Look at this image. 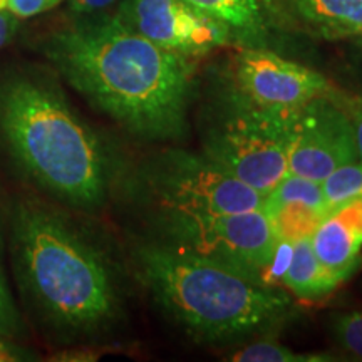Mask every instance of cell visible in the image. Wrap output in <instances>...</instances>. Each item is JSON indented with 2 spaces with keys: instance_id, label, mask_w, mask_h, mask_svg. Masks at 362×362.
I'll return each mask as SVG.
<instances>
[{
  "instance_id": "277c9868",
  "label": "cell",
  "mask_w": 362,
  "mask_h": 362,
  "mask_svg": "<svg viewBox=\"0 0 362 362\" xmlns=\"http://www.w3.org/2000/svg\"><path fill=\"white\" fill-rule=\"evenodd\" d=\"M136 267L161 310L202 342L255 336L292 310V298L282 288L165 243L139 247Z\"/></svg>"
},
{
  "instance_id": "ffe728a7",
  "label": "cell",
  "mask_w": 362,
  "mask_h": 362,
  "mask_svg": "<svg viewBox=\"0 0 362 362\" xmlns=\"http://www.w3.org/2000/svg\"><path fill=\"white\" fill-rule=\"evenodd\" d=\"M21 332V317L17 314L7 285L0 274V336L13 337Z\"/></svg>"
},
{
  "instance_id": "8992f818",
  "label": "cell",
  "mask_w": 362,
  "mask_h": 362,
  "mask_svg": "<svg viewBox=\"0 0 362 362\" xmlns=\"http://www.w3.org/2000/svg\"><path fill=\"white\" fill-rule=\"evenodd\" d=\"M165 245L193 253L260 282L277 265L282 240L264 208L237 214L163 216ZM272 285V284H269Z\"/></svg>"
},
{
  "instance_id": "4fadbf2b",
  "label": "cell",
  "mask_w": 362,
  "mask_h": 362,
  "mask_svg": "<svg viewBox=\"0 0 362 362\" xmlns=\"http://www.w3.org/2000/svg\"><path fill=\"white\" fill-rule=\"evenodd\" d=\"M288 253L291 255H288V262L280 275V280L284 287L298 298L315 300V298L329 296L347 279L346 275L320 264L312 248L310 237L293 242Z\"/></svg>"
},
{
  "instance_id": "d6986e66",
  "label": "cell",
  "mask_w": 362,
  "mask_h": 362,
  "mask_svg": "<svg viewBox=\"0 0 362 362\" xmlns=\"http://www.w3.org/2000/svg\"><path fill=\"white\" fill-rule=\"evenodd\" d=\"M332 334L344 352L362 361V309L339 314L334 319Z\"/></svg>"
},
{
  "instance_id": "3957f363",
  "label": "cell",
  "mask_w": 362,
  "mask_h": 362,
  "mask_svg": "<svg viewBox=\"0 0 362 362\" xmlns=\"http://www.w3.org/2000/svg\"><path fill=\"white\" fill-rule=\"evenodd\" d=\"M12 259L25 300L66 336H90L119 314L111 270L61 216L27 203L12 220Z\"/></svg>"
},
{
  "instance_id": "2e32d148",
  "label": "cell",
  "mask_w": 362,
  "mask_h": 362,
  "mask_svg": "<svg viewBox=\"0 0 362 362\" xmlns=\"http://www.w3.org/2000/svg\"><path fill=\"white\" fill-rule=\"evenodd\" d=\"M282 242L293 243L297 240L312 237L325 216L324 211L307 206L304 203H285L270 215Z\"/></svg>"
},
{
  "instance_id": "7402d4cb",
  "label": "cell",
  "mask_w": 362,
  "mask_h": 362,
  "mask_svg": "<svg viewBox=\"0 0 362 362\" xmlns=\"http://www.w3.org/2000/svg\"><path fill=\"white\" fill-rule=\"evenodd\" d=\"M54 6H57L54 0H7V8L17 19L34 17L40 12L49 11Z\"/></svg>"
},
{
  "instance_id": "484cf974",
  "label": "cell",
  "mask_w": 362,
  "mask_h": 362,
  "mask_svg": "<svg viewBox=\"0 0 362 362\" xmlns=\"http://www.w3.org/2000/svg\"><path fill=\"white\" fill-rule=\"evenodd\" d=\"M7 8V0H0V11Z\"/></svg>"
},
{
  "instance_id": "603a6c76",
  "label": "cell",
  "mask_w": 362,
  "mask_h": 362,
  "mask_svg": "<svg viewBox=\"0 0 362 362\" xmlns=\"http://www.w3.org/2000/svg\"><path fill=\"white\" fill-rule=\"evenodd\" d=\"M115 2L116 0H71L69 8L76 16H90V13H96L110 7Z\"/></svg>"
},
{
  "instance_id": "e0dca14e",
  "label": "cell",
  "mask_w": 362,
  "mask_h": 362,
  "mask_svg": "<svg viewBox=\"0 0 362 362\" xmlns=\"http://www.w3.org/2000/svg\"><path fill=\"white\" fill-rule=\"evenodd\" d=\"M320 187L327 214L351 202L362 200V161L356 160L339 166L320 183Z\"/></svg>"
},
{
  "instance_id": "44dd1931",
  "label": "cell",
  "mask_w": 362,
  "mask_h": 362,
  "mask_svg": "<svg viewBox=\"0 0 362 362\" xmlns=\"http://www.w3.org/2000/svg\"><path fill=\"white\" fill-rule=\"evenodd\" d=\"M341 101L351 117L352 126H354L357 151H359V158L362 161V88L352 94L341 93Z\"/></svg>"
},
{
  "instance_id": "d4e9b609",
  "label": "cell",
  "mask_w": 362,
  "mask_h": 362,
  "mask_svg": "<svg viewBox=\"0 0 362 362\" xmlns=\"http://www.w3.org/2000/svg\"><path fill=\"white\" fill-rule=\"evenodd\" d=\"M19 359L21 357H17L16 352H13L6 342H0V362H11Z\"/></svg>"
},
{
  "instance_id": "30bf717a",
  "label": "cell",
  "mask_w": 362,
  "mask_h": 362,
  "mask_svg": "<svg viewBox=\"0 0 362 362\" xmlns=\"http://www.w3.org/2000/svg\"><path fill=\"white\" fill-rule=\"evenodd\" d=\"M115 17L153 44L193 59L233 44L225 25L188 0H123Z\"/></svg>"
},
{
  "instance_id": "4316f807",
  "label": "cell",
  "mask_w": 362,
  "mask_h": 362,
  "mask_svg": "<svg viewBox=\"0 0 362 362\" xmlns=\"http://www.w3.org/2000/svg\"><path fill=\"white\" fill-rule=\"evenodd\" d=\"M354 37H356L357 40H359V42L362 44V30H361V33H359V34H357V35H354Z\"/></svg>"
},
{
  "instance_id": "7a4b0ae2",
  "label": "cell",
  "mask_w": 362,
  "mask_h": 362,
  "mask_svg": "<svg viewBox=\"0 0 362 362\" xmlns=\"http://www.w3.org/2000/svg\"><path fill=\"white\" fill-rule=\"evenodd\" d=\"M0 141L27 178L59 200L93 208L106 197L103 144L49 76L19 71L0 81Z\"/></svg>"
},
{
  "instance_id": "83f0119b",
  "label": "cell",
  "mask_w": 362,
  "mask_h": 362,
  "mask_svg": "<svg viewBox=\"0 0 362 362\" xmlns=\"http://www.w3.org/2000/svg\"><path fill=\"white\" fill-rule=\"evenodd\" d=\"M54 2H56V4H59V2H61V0H54Z\"/></svg>"
},
{
  "instance_id": "5bb4252c",
  "label": "cell",
  "mask_w": 362,
  "mask_h": 362,
  "mask_svg": "<svg viewBox=\"0 0 362 362\" xmlns=\"http://www.w3.org/2000/svg\"><path fill=\"white\" fill-rule=\"evenodd\" d=\"M297 12L325 39L354 37L362 30V0H292Z\"/></svg>"
},
{
  "instance_id": "9c48e42d",
  "label": "cell",
  "mask_w": 362,
  "mask_h": 362,
  "mask_svg": "<svg viewBox=\"0 0 362 362\" xmlns=\"http://www.w3.org/2000/svg\"><path fill=\"white\" fill-rule=\"evenodd\" d=\"M230 86L255 106L280 112H296L337 90L320 72L267 47H242L235 54Z\"/></svg>"
},
{
  "instance_id": "7c38bea8",
  "label": "cell",
  "mask_w": 362,
  "mask_h": 362,
  "mask_svg": "<svg viewBox=\"0 0 362 362\" xmlns=\"http://www.w3.org/2000/svg\"><path fill=\"white\" fill-rule=\"evenodd\" d=\"M228 29L233 44L267 47L280 27L275 0H188Z\"/></svg>"
},
{
  "instance_id": "6da1fadb",
  "label": "cell",
  "mask_w": 362,
  "mask_h": 362,
  "mask_svg": "<svg viewBox=\"0 0 362 362\" xmlns=\"http://www.w3.org/2000/svg\"><path fill=\"white\" fill-rule=\"evenodd\" d=\"M40 51L90 106L131 134L166 141L187 131L197 59L166 51L115 16L52 30Z\"/></svg>"
},
{
  "instance_id": "5b68a950",
  "label": "cell",
  "mask_w": 362,
  "mask_h": 362,
  "mask_svg": "<svg viewBox=\"0 0 362 362\" xmlns=\"http://www.w3.org/2000/svg\"><path fill=\"white\" fill-rule=\"evenodd\" d=\"M296 115L255 106L228 86L203 124V156L265 197L288 175Z\"/></svg>"
},
{
  "instance_id": "ac0fdd59",
  "label": "cell",
  "mask_w": 362,
  "mask_h": 362,
  "mask_svg": "<svg viewBox=\"0 0 362 362\" xmlns=\"http://www.w3.org/2000/svg\"><path fill=\"white\" fill-rule=\"evenodd\" d=\"M233 362H325L334 361L324 352H297L277 342H255L226 357Z\"/></svg>"
},
{
  "instance_id": "9a60e30c",
  "label": "cell",
  "mask_w": 362,
  "mask_h": 362,
  "mask_svg": "<svg viewBox=\"0 0 362 362\" xmlns=\"http://www.w3.org/2000/svg\"><path fill=\"white\" fill-rule=\"evenodd\" d=\"M285 203H304V205L324 211L327 215L320 183L302 178V176H285L277 187L265 194L262 208H264L267 214L272 215L279 206L285 205Z\"/></svg>"
},
{
  "instance_id": "8fae6325",
  "label": "cell",
  "mask_w": 362,
  "mask_h": 362,
  "mask_svg": "<svg viewBox=\"0 0 362 362\" xmlns=\"http://www.w3.org/2000/svg\"><path fill=\"white\" fill-rule=\"evenodd\" d=\"M317 259L327 269L349 277L361 264L362 200L329 211L310 237Z\"/></svg>"
},
{
  "instance_id": "cb8c5ba5",
  "label": "cell",
  "mask_w": 362,
  "mask_h": 362,
  "mask_svg": "<svg viewBox=\"0 0 362 362\" xmlns=\"http://www.w3.org/2000/svg\"><path fill=\"white\" fill-rule=\"evenodd\" d=\"M17 27H19V21L8 8L0 11V49L13 37Z\"/></svg>"
},
{
  "instance_id": "52a82bcc",
  "label": "cell",
  "mask_w": 362,
  "mask_h": 362,
  "mask_svg": "<svg viewBox=\"0 0 362 362\" xmlns=\"http://www.w3.org/2000/svg\"><path fill=\"white\" fill-rule=\"evenodd\" d=\"M151 192L165 216H202L257 210L264 194L203 155L168 151L156 161Z\"/></svg>"
},
{
  "instance_id": "ba28073f",
  "label": "cell",
  "mask_w": 362,
  "mask_h": 362,
  "mask_svg": "<svg viewBox=\"0 0 362 362\" xmlns=\"http://www.w3.org/2000/svg\"><path fill=\"white\" fill-rule=\"evenodd\" d=\"M361 160L354 126L341 90L312 99L297 111L288 148V175L322 183L339 166Z\"/></svg>"
}]
</instances>
